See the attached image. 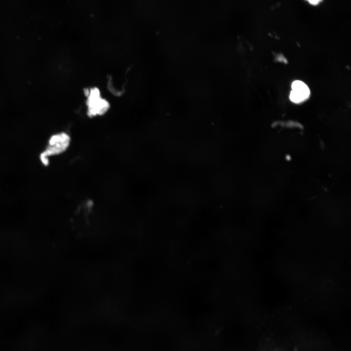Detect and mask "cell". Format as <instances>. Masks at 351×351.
<instances>
[{
    "label": "cell",
    "mask_w": 351,
    "mask_h": 351,
    "mask_svg": "<svg viewBox=\"0 0 351 351\" xmlns=\"http://www.w3.org/2000/svg\"><path fill=\"white\" fill-rule=\"evenodd\" d=\"M71 140L70 135L66 132L55 133L49 137L46 148L42 153L49 158L62 154L69 147Z\"/></svg>",
    "instance_id": "1"
},
{
    "label": "cell",
    "mask_w": 351,
    "mask_h": 351,
    "mask_svg": "<svg viewBox=\"0 0 351 351\" xmlns=\"http://www.w3.org/2000/svg\"><path fill=\"white\" fill-rule=\"evenodd\" d=\"M87 96V114L89 117L101 116L106 113L110 107L109 103L105 99L101 98L98 88H94L89 90Z\"/></svg>",
    "instance_id": "2"
},
{
    "label": "cell",
    "mask_w": 351,
    "mask_h": 351,
    "mask_svg": "<svg viewBox=\"0 0 351 351\" xmlns=\"http://www.w3.org/2000/svg\"><path fill=\"white\" fill-rule=\"evenodd\" d=\"M292 91L291 92L290 98L291 101L295 103H299L307 99L310 93L308 86L303 82L295 80L292 85Z\"/></svg>",
    "instance_id": "3"
},
{
    "label": "cell",
    "mask_w": 351,
    "mask_h": 351,
    "mask_svg": "<svg viewBox=\"0 0 351 351\" xmlns=\"http://www.w3.org/2000/svg\"><path fill=\"white\" fill-rule=\"evenodd\" d=\"M308 1L312 4L316 5L320 2V0H309Z\"/></svg>",
    "instance_id": "4"
}]
</instances>
